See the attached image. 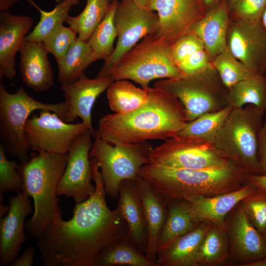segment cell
Wrapping results in <instances>:
<instances>
[{
  "label": "cell",
  "instance_id": "f907efd6",
  "mask_svg": "<svg viewBox=\"0 0 266 266\" xmlns=\"http://www.w3.org/2000/svg\"><path fill=\"white\" fill-rule=\"evenodd\" d=\"M246 266H266V259L249 264Z\"/></svg>",
  "mask_w": 266,
  "mask_h": 266
},
{
  "label": "cell",
  "instance_id": "d6a6232c",
  "mask_svg": "<svg viewBox=\"0 0 266 266\" xmlns=\"http://www.w3.org/2000/svg\"><path fill=\"white\" fill-rule=\"evenodd\" d=\"M109 0H87L83 10L77 16H69L66 22L78 37L88 41L106 16L110 4Z\"/></svg>",
  "mask_w": 266,
  "mask_h": 266
},
{
  "label": "cell",
  "instance_id": "7402d4cb",
  "mask_svg": "<svg viewBox=\"0 0 266 266\" xmlns=\"http://www.w3.org/2000/svg\"><path fill=\"white\" fill-rule=\"evenodd\" d=\"M257 190L254 185L247 182L242 188L231 192L210 197H199L187 201L198 223L208 221L226 230V218L228 214L243 199Z\"/></svg>",
  "mask_w": 266,
  "mask_h": 266
},
{
  "label": "cell",
  "instance_id": "74e56055",
  "mask_svg": "<svg viewBox=\"0 0 266 266\" xmlns=\"http://www.w3.org/2000/svg\"><path fill=\"white\" fill-rule=\"evenodd\" d=\"M19 165L15 160H9L3 145H0V202L5 192L18 193L22 185L21 175L18 170Z\"/></svg>",
  "mask_w": 266,
  "mask_h": 266
},
{
  "label": "cell",
  "instance_id": "8d00e7d4",
  "mask_svg": "<svg viewBox=\"0 0 266 266\" xmlns=\"http://www.w3.org/2000/svg\"><path fill=\"white\" fill-rule=\"evenodd\" d=\"M239 204L255 228L263 235L266 231V191L257 190Z\"/></svg>",
  "mask_w": 266,
  "mask_h": 266
},
{
  "label": "cell",
  "instance_id": "ba28073f",
  "mask_svg": "<svg viewBox=\"0 0 266 266\" xmlns=\"http://www.w3.org/2000/svg\"><path fill=\"white\" fill-rule=\"evenodd\" d=\"M153 87L175 96L183 104L188 122L228 106V89L212 64L205 69L183 77L155 81Z\"/></svg>",
  "mask_w": 266,
  "mask_h": 266
},
{
  "label": "cell",
  "instance_id": "d590c367",
  "mask_svg": "<svg viewBox=\"0 0 266 266\" xmlns=\"http://www.w3.org/2000/svg\"><path fill=\"white\" fill-rule=\"evenodd\" d=\"M211 64L228 89L241 81L258 75L247 68L227 48L212 61Z\"/></svg>",
  "mask_w": 266,
  "mask_h": 266
},
{
  "label": "cell",
  "instance_id": "44dd1931",
  "mask_svg": "<svg viewBox=\"0 0 266 266\" xmlns=\"http://www.w3.org/2000/svg\"><path fill=\"white\" fill-rule=\"evenodd\" d=\"M19 53V68L25 85L38 93L51 88L54 83L53 70L42 43L25 39Z\"/></svg>",
  "mask_w": 266,
  "mask_h": 266
},
{
  "label": "cell",
  "instance_id": "7c38bea8",
  "mask_svg": "<svg viewBox=\"0 0 266 266\" xmlns=\"http://www.w3.org/2000/svg\"><path fill=\"white\" fill-rule=\"evenodd\" d=\"M87 130L82 122L67 123L54 112L40 110L38 115L33 116L27 120L25 133L31 149L64 154L75 140Z\"/></svg>",
  "mask_w": 266,
  "mask_h": 266
},
{
  "label": "cell",
  "instance_id": "db71d44e",
  "mask_svg": "<svg viewBox=\"0 0 266 266\" xmlns=\"http://www.w3.org/2000/svg\"><path fill=\"white\" fill-rule=\"evenodd\" d=\"M263 236L264 237V239H265V242H266V231L263 234Z\"/></svg>",
  "mask_w": 266,
  "mask_h": 266
},
{
  "label": "cell",
  "instance_id": "f35d334b",
  "mask_svg": "<svg viewBox=\"0 0 266 266\" xmlns=\"http://www.w3.org/2000/svg\"><path fill=\"white\" fill-rule=\"evenodd\" d=\"M76 33L70 27L61 26L42 43L47 52L51 53L59 63L77 39Z\"/></svg>",
  "mask_w": 266,
  "mask_h": 266
},
{
  "label": "cell",
  "instance_id": "4316f807",
  "mask_svg": "<svg viewBox=\"0 0 266 266\" xmlns=\"http://www.w3.org/2000/svg\"><path fill=\"white\" fill-rule=\"evenodd\" d=\"M97 61L88 41L79 37L71 45L62 60L58 63V80L66 84L77 80L84 70Z\"/></svg>",
  "mask_w": 266,
  "mask_h": 266
},
{
  "label": "cell",
  "instance_id": "cb8c5ba5",
  "mask_svg": "<svg viewBox=\"0 0 266 266\" xmlns=\"http://www.w3.org/2000/svg\"><path fill=\"white\" fill-rule=\"evenodd\" d=\"M135 183L142 203L147 228L145 256L149 260L158 265L157 245L166 219L167 207L150 185L139 175L135 180Z\"/></svg>",
  "mask_w": 266,
  "mask_h": 266
},
{
  "label": "cell",
  "instance_id": "ab89813d",
  "mask_svg": "<svg viewBox=\"0 0 266 266\" xmlns=\"http://www.w3.org/2000/svg\"><path fill=\"white\" fill-rule=\"evenodd\" d=\"M266 0H238L229 9L230 18L244 21L262 20Z\"/></svg>",
  "mask_w": 266,
  "mask_h": 266
},
{
  "label": "cell",
  "instance_id": "f1b7e54d",
  "mask_svg": "<svg viewBox=\"0 0 266 266\" xmlns=\"http://www.w3.org/2000/svg\"><path fill=\"white\" fill-rule=\"evenodd\" d=\"M228 105L240 108L252 104L266 111V76L258 74L243 80L228 89Z\"/></svg>",
  "mask_w": 266,
  "mask_h": 266
},
{
  "label": "cell",
  "instance_id": "484cf974",
  "mask_svg": "<svg viewBox=\"0 0 266 266\" xmlns=\"http://www.w3.org/2000/svg\"><path fill=\"white\" fill-rule=\"evenodd\" d=\"M166 219L157 245V254L167 248L179 237L194 230L199 225L188 202L181 200L170 202Z\"/></svg>",
  "mask_w": 266,
  "mask_h": 266
},
{
  "label": "cell",
  "instance_id": "2e32d148",
  "mask_svg": "<svg viewBox=\"0 0 266 266\" xmlns=\"http://www.w3.org/2000/svg\"><path fill=\"white\" fill-rule=\"evenodd\" d=\"M9 209L0 221V263L11 265L17 259L26 240V217L33 211L29 198L21 190L8 199Z\"/></svg>",
  "mask_w": 266,
  "mask_h": 266
},
{
  "label": "cell",
  "instance_id": "f6af8a7d",
  "mask_svg": "<svg viewBox=\"0 0 266 266\" xmlns=\"http://www.w3.org/2000/svg\"><path fill=\"white\" fill-rule=\"evenodd\" d=\"M247 181L254 185L257 190L266 191V175L248 174Z\"/></svg>",
  "mask_w": 266,
  "mask_h": 266
},
{
  "label": "cell",
  "instance_id": "c3c4849f",
  "mask_svg": "<svg viewBox=\"0 0 266 266\" xmlns=\"http://www.w3.org/2000/svg\"><path fill=\"white\" fill-rule=\"evenodd\" d=\"M134 3L138 6L148 8V6L150 3L153 0H132Z\"/></svg>",
  "mask_w": 266,
  "mask_h": 266
},
{
  "label": "cell",
  "instance_id": "4fadbf2b",
  "mask_svg": "<svg viewBox=\"0 0 266 266\" xmlns=\"http://www.w3.org/2000/svg\"><path fill=\"white\" fill-rule=\"evenodd\" d=\"M92 136L87 130L70 146L66 166L57 188L58 196L71 198L75 204L87 200L95 191V185L91 182L92 174L89 158Z\"/></svg>",
  "mask_w": 266,
  "mask_h": 266
},
{
  "label": "cell",
  "instance_id": "60d3db41",
  "mask_svg": "<svg viewBox=\"0 0 266 266\" xmlns=\"http://www.w3.org/2000/svg\"><path fill=\"white\" fill-rule=\"evenodd\" d=\"M202 49L204 47L200 39L193 34L187 33L170 47L169 54L176 66L190 55Z\"/></svg>",
  "mask_w": 266,
  "mask_h": 266
},
{
  "label": "cell",
  "instance_id": "ffe728a7",
  "mask_svg": "<svg viewBox=\"0 0 266 266\" xmlns=\"http://www.w3.org/2000/svg\"><path fill=\"white\" fill-rule=\"evenodd\" d=\"M230 21L227 0L221 1L190 29L200 39L211 61L227 49V36Z\"/></svg>",
  "mask_w": 266,
  "mask_h": 266
},
{
  "label": "cell",
  "instance_id": "9f6ffc18",
  "mask_svg": "<svg viewBox=\"0 0 266 266\" xmlns=\"http://www.w3.org/2000/svg\"><path fill=\"white\" fill-rule=\"evenodd\" d=\"M62 0H56V1L57 2H58V3H59V2H61Z\"/></svg>",
  "mask_w": 266,
  "mask_h": 266
},
{
  "label": "cell",
  "instance_id": "e575fe53",
  "mask_svg": "<svg viewBox=\"0 0 266 266\" xmlns=\"http://www.w3.org/2000/svg\"><path fill=\"white\" fill-rule=\"evenodd\" d=\"M118 0L110 4L109 10L88 41L97 60H107L112 54L113 43L117 37L114 15Z\"/></svg>",
  "mask_w": 266,
  "mask_h": 266
},
{
  "label": "cell",
  "instance_id": "9a60e30c",
  "mask_svg": "<svg viewBox=\"0 0 266 266\" xmlns=\"http://www.w3.org/2000/svg\"><path fill=\"white\" fill-rule=\"evenodd\" d=\"M148 8L158 16V30L154 35L170 46L188 33L207 12L201 0H153Z\"/></svg>",
  "mask_w": 266,
  "mask_h": 266
},
{
  "label": "cell",
  "instance_id": "277c9868",
  "mask_svg": "<svg viewBox=\"0 0 266 266\" xmlns=\"http://www.w3.org/2000/svg\"><path fill=\"white\" fill-rule=\"evenodd\" d=\"M37 152L31 154L28 161L20 164L18 170L22 179L21 191L34 202L33 214L25 223V232L38 239L59 207L57 188L66 166L68 153Z\"/></svg>",
  "mask_w": 266,
  "mask_h": 266
},
{
  "label": "cell",
  "instance_id": "5b68a950",
  "mask_svg": "<svg viewBox=\"0 0 266 266\" xmlns=\"http://www.w3.org/2000/svg\"><path fill=\"white\" fill-rule=\"evenodd\" d=\"M265 111L252 104L233 108L217 133L214 144L248 174H260L259 136Z\"/></svg>",
  "mask_w": 266,
  "mask_h": 266
},
{
  "label": "cell",
  "instance_id": "d6986e66",
  "mask_svg": "<svg viewBox=\"0 0 266 266\" xmlns=\"http://www.w3.org/2000/svg\"><path fill=\"white\" fill-rule=\"evenodd\" d=\"M230 225L233 252L243 266L266 259V244L263 235L252 224L239 203L234 207Z\"/></svg>",
  "mask_w": 266,
  "mask_h": 266
},
{
  "label": "cell",
  "instance_id": "7bdbcfd3",
  "mask_svg": "<svg viewBox=\"0 0 266 266\" xmlns=\"http://www.w3.org/2000/svg\"><path fill=\"white\" fill-rule=\"evenodd\" d=\"M258 159L261 175H266V116L259 136Z\"/></svg>",
  "mask_w": 266,
  "mask_h": 266
},
{
  "label": "cell",
  "instance_id": "816d5d0a",
  "mask_svg": "<svg viewBox=\"0 0 266 266\" xmlns=\"http://www.w3.org/2000/svg\"><path fill=\"white\" fill-rule=\"evenodd\" d=\"M262 22L264 27L266 29V8L264 12L262 18Z\"/></svg>",
  "mask_w": 266,
  "mask_h": 266
},
{
  "label": "cell",
  "instance_id": "ac0fdd59",
  "mask_svg": "<svg viewBox=\"0 0 266 266\" xmlns=\"http://www.w3.org/2000/svg\"><path fill=\"white\" fill-rule=\"evenodd\" d=\"M33 21L27 15L0 12V78L12 79L16 75V54L19 52Z\"/></svg>",
  "mask_w": 266,
  "mask_h": 266
},
{
  "label": "cell",
  "instance_id": "b9f144b4",
  "mask_svg": "<svg viewBox=\"0 0 266 266\" xmlns=\"http://www.w3.org/2000/svg\"><path fill=\"white\" fill-rule=\"evenodd\" d=\"M211 65L210 59L205 49L198 50L176 65L185 75L201 71Z\"/></svg>",
  "mask_w": 266,
  "mask_h": 266
},
{
  "label": "cell",
  "instance_id": "f546056e",
  "mask_svg": "<svg viewBox=\"0 0 266 266\" xmlns=\"http://www.w3.org/2000/svg\"><path fill=\"white\" fill-rule=\"evenodd\" d=\"M148 88L136 87L127 80L114 81L107 89L110 108L115 113H125L138 108L146 101Z\"/></svg>",
  "mask_w": 266,
  "mask_h": 266
},
{
  "label": "cell",
  "instance_id": "6da1fadb",
  "mask_svg": "<svg viewBox=\"0 0 266 266\" xmlns=\"http://www.w3.org/2000/svg\"><path fill=\"white\" fill-rule=\"evenodd\" d=\"M94 193L75 204L72 217L65 221L61 209L36 246L44 266H94L99 253L128 236L126 221L117 207L110 210L105 200L102 175L94 159H90Z\"/></svg>",
  "mask_w": 266,
  "mask_h": 266
},
{
  "label": "cell",
  "instance_id": "7a4b0ae2",
  "mask_svg": "<svg viewBox=\"0 0 266 266\" xmlns=\"http://www.w3.org/2000/svg\"><path fill=\"white\" fill-rule=\"evenodd\" d=\"M146 101L125 113L102 116L97 131L112 144L137 143L175 136L188 122L186 109L173 95L157 87L148 88Z\"/></svg>",
  "mask_w": 266,
  "mask_h": 266
},
{
  "label": "cell",
  "instance_id": "3957f363",
  "mask_svg": "<svg viewBox=\"0 0 266 266\" xmlns=\"http://www.w3.org/2000/svg\"><path fill=\"white\" fill-rule=\"evenodd\" d=\"M248 174L233 162L221 167L198 169L148 164L139 171L167 207L174 200L189 201L238 190L247 183Z\"/></svg>",
  "mask_w": 266,
  "mask_h": 266
},
{
  "label": "cell",
  "instance_id": "f5cc1de1",
  "mask_svg": "<svg viewBox=\"0 0 266 266\" xmlns=\"http://www.w3.org/2000/svg\"><path fill=\"white\" fill-rule=\"evenodd\" d=\"M238 0H227L229 9Z\"/></svg>",
  "mask_w": 266,
  "mask_h": 266
},
{
  "label": "cell",
  "instance_id": "8992f818",
  "mask_svg": "<svg viewBox=\"0 0 266 266\" xmlns=\"http://www.w3.org/2000/svg\"><path fill=\"white\" fill-rule=\"evenodd\" d=\"M67 109L65 101L56 103L40 102L28 95L23 87L11 94L0 81V135L8 151L18 158L20 164L30 158L28 153L31 148L25 133L26 124L30 114L35 110H48L65 121Z\"/></svg>",
  "mask_w": 266,
  "mask_h": 266
},
{
  "label": "cell",
  "instance_id": "ee69618b",
  "mask_svg": "<svg viewBox=\"0 0 266 266\" xmlns=\"http://www.w3.org/2000/svg\"><path fill=\"white\" fill-rule=\"evenodd\" d=\"M35 249L33 247H27L21 255L11 265L12 266H31L34 262Z\"/></svg>",
  "mask_w": 266,
  "mask_h": 266
},
{
  "label": "cell",
  "instance_id": "11a10c76",
  "mask_svg": "<svg viewBox=\"0 0 266 266\" xmlns=\"http://www.w3.org/2000/svg\"><path fill=\"white\" fill-rule=\"evenodd\" d=\"M115 0H109V2H110V3L113 2V1H115Z\"/></svg>",
  "mask_w": 266,
  "mask_h": 266
},
{
  "label": "cell",
  "instance_id": "83f0119b",
  "mask_svg": "<svg viewBox=\"0 0 266 266\" xmlns=\"http://www.w3.org/2000/svg\"><path fill=\"white\" fill-rule=\"evenodd\" d=\"M158 266L150 260L132 242L128 236L101 250L94 266Z\"/></svg>",
  "mask_w": 266,
  "mask_h": 266
},
{
  "label": "cell",
  "instance_id": "5bb4252c",
  "mask_svg": "<svg viewBox=\"0 0 266 266\" xmlns=\"http://www.w3.org/2000/svg\"><path fill=\"white\" fill-rule=\"evenodd\" d=\"M227 48L255 74L266 72V29L262 20L244 21L230 18Z\"/></svg>",
  "mask_w": 266,
  "mask_h": 266
},
{
  "label": "cell",
  "instance_id": "e0dca14e",
  "mask_svg": "<svg viewBox=\"0 0 266 266\" xmlns=\"http://www.w3.org/2000/svg\"><path fill=\"white\" fill-rule=\"evenodd\" d=\"M114 81L110 77L91 79L83 72L76 81L61 84V90L67 104L65 122L71 123L79 117L94 136L92 122V110L98 97L107 90Z\"/></svg>",
  "mask_w": 266,
  "mask_h": 266
},
{
  "label": "cell",
  "instance_id": "52a82bcc",
  "mask_svg": "<svg viewBox=\"0 0 266 266\" xmlns=\"http://www.w3.org/2000/svg\"><path fill=\"white\" fill-rule=\"evenodd\" d=\"M170 47L154 34L147 35L111 69L109 76L114 81L132 80L142 88L155 79L183 77L170 57Z\"/></svg>",
  "mask_w": 266,
  "mask_h": 266
},
{
  "label": "cell",
  "instance_id": "d4e9b609",
  "mask_svg": "<svg viewBox=\"0 0 266 266\" xmlns=\"http://www.w3.org/2000/svg\"><path fill=\"white\" fill-rule=\"evenodd\" d=\"M212 223L203 221L194 230L176 239L167 248L157 253L159 266H195L200 244Z\"/></svg>",
  "mask_w": 266,
  "mask_h": 266
},
{
  "label": "cell",
  "instance_id": "603a6c76",
  "mask_svg": "<svg viewBox=\"0 0 266 266\" xmlns=\"http://www.w3.org/2000/svg\"><path fill=\"white\" fill-rule=\"evenodd\" d=\"M117 207L127 222L128 237L135 247L145 255L148 232L142 202L135 180H125L119 188Z\"/></svg>",
  "mask_w": 266,
  "mask_h": 266
},
{
  "label": "cell",
  "instance_id": "bcb514c9",
  "mask_svg": "<svg viewBox=\"0 0 266 266\" xmlns=\"http://www.w3.org/2000/svg\"><path fill=\"white\" fill-rule=\"evenodd\" d=\"M20 0H0V11H8L15 4Z\"/></svg>",
  "mask_w": 266,
  "mask_h": 266
},
{
  "label": "cell",
  "instance_id": "8fae6325",
  "mask_svg": "<svg viewBox=\"0 0 266 266\" xmlns=\"http://www.w3.org/2000/svg\"><path fill=\"white\" fill-rule=\"evenodd\" d=\"M117 41L111 56L105 61L97 77H107L111 69L137 42L149 35L155 34L158 16L149 8L141 7L132 0L118 1L114 15Z\"/></svg>",
  "mask_w": 266,
  "mask_h": 266
},
{
  "label": "cell",
  "instance_id": "4dcf8cb0",
  "mask_svg": "<svg viewBox=\"0 0 266 266\" xmlns=\"http://www.w3.org/2000/svg\"><path fill=\"white\" fill-rule=\"evenodd\" d=\"M226 231L212 224L199 247L195 259V266H216L227 260L229 244Z\"/></svg>",
  "mask_w": 266,
  "mask_h": 266
},
{
  "label": "cell",
  "instance_id": "9c48e42d",
  "mask_svg": "<svg viewBox=\"0 0 266 266\" xmlns=\"http://www.w3.org/2000/svg\"><path fill=\"white\" fill-rule=\"evenodd\" d=\"M94 137L89 158L94 159L100 168L106 195L114 200L121 182L135 180L140 168L149 164L148 157L153 147L147 141L112 145L97 132Z\"/></svg>",
  "mask_w": 266,
  "mask_h": 266
},
{
  "label": "cell",
  "instance_id": "681fc988",
  "mask_svg": "<svg viewBox=\"0 0 266 266\" xmlns=\"http://www.w3.org/2000/svg\"><path fill=\"white\" fill-rule=\"evenodd\" d=\"M9 206L8 205H2L0 204V218L3 217L4 215L7 214L9 211Z\"/></svg>",
  "mask_w": 266,
  "mask_h": 266
},
{
  "label": "cell",
  "instance_id": "7dc6e473",
  "mask_svg": "<svg viewBox=\"0 0 266 266\" xmlns=\"http://www.w3.org/2000/svg\"><path fill=\"white\" fill-rule=\"evenodd\" d=\"M206 12L213 8L221 0H201Z\"/></svg>",
  "mask_w": 266,
  "mask_h": 266
},
{
  "label": "cell",
  "instance_id": "30bf717a",
  "mask_svg": "<svg viewBox=\"0 0 266 266\" xmlns=\"http://www.w3.org/2000/svg\"><path fill=\"white\" fill-rule=\"evenodd\" d=\"M148 158L150 164L193 169L221 167L232 162L213 143L200 138L179 136L168 138L153 148Z\"/></svg>",
  "mask_w": 266,
  "mask_h": 266
},
{
  "label": "cell",
  "instance_id": "1f68e13d",
  "mask_svg": "<svg viewBox=\"0 0 266 266\" xmlns=\"http://www.w3.org/2000/svg\"><path fill=\"white\" fill-rule=\"evenodd\" d=\"M30 3L37 9L40 14L39 22L33 30L25 37V39L42 42L58 28L63 25L69 16L71 8L79 2V0H62L50 11L40 9L33 0Z\"/></svg>",
  "mask_w": 266,
  "mask_h": 266
},
{
  "label": "cell",
  "instance_id": "836d02e7",
  "mask_svg": "<svg viewBox=\"0 0 266 266\" xmlns=\"http://www.w3.org/2000/svg\"><path fill=\"white\" fill-rule=\"evenodd\" d=\"M233 109L228 105L219 111L203 114L188 122L176 136L196 137L214 143L217 133Z\"/></svg>",
  "mask_w": 266,
  "mask_h": 266
}]
</instances>
